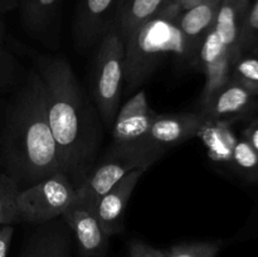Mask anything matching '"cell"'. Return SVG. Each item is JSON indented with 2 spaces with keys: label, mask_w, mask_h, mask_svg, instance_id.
Segmentation results:
<instances>
[{
  "label": "cell",
  "mask_w": 258,
  "mask_h": 257,
  "mask_svg": "<svg viewBox=\"0 0 258 257\" xmlns=\"http://www.w3.org/2000/svg\"><path fill=\"white\" fill-rule=\"evenodd\" d=\"M242 53H258V0L249 4L241 37Z\"/></svg>",
  "instance_id": "obj_25"
},
{
  "label": "cell",
  "mask_w": 258,
  "mask_h": 257,
  "mask_svg": "<svg viewBox=\"0 0 258 257\" xmlns=\"http://www.w3.org/2000/svg\"><path fill=\"white\" fill-rule=\"evenodd\" d=\"M145 170H134L103 194L93 207L101 227L108 237L121 233L125 228V213L128 201Z\"/></svg>",
  "instance_id": "obj_12"
},
{
  "label": "cell",
  "mask_w": 258,
  "mask_h": 257,
  "mask_svg": "<svg viewBox=\"0 0 258 257\" xmlns=\"http://www.w3.org/2000/svg\"><path fill=\"white\" fill-rule=\"evenodd\" d=\"M258 107V95L241 83L229 80L206 103L199 112L206 118L232 121L252 115Z\"/></svg>",
  "instance_id": "obj_9"
},
{
  "label": "cell",
  "mask_w": 258,
  "mask_h": 257,
  "mask_svg": "<svg viewBox=\"0 0 258 257\" xmlns=\"http://www.w3.org/2000/svg\"><path fill=\"white\" fill-rule=\"evenodd\" d=\"M221 248L219 241L184 242L166 249L165 257H217Z\"/></svg>",
  "instance_id": "obj_23"
},
{
  "label": "cell",
  "mask_w": 258,
  "mask_h": 257,
  "mask_svg": "<svg viewBox=\"0 0 258 257\" xmlns=\"http://www.w3.org/2000/svg\"><path fill=\"white\" fill-rule=\"evenodd\" d=\"M0 163L19 190L62 171L48 122L44 83L35 68L5 108L0 127Z\"/></svg>",
  "instance_id": "obj_2"
},
{
  "label": "cell",
  "mask_w": 258,
  "mask_h": 257,
  "mask_svg": "<svg viewBox=\"0 0 258 257\" xmlns=\"http://www.w3.org/2000/svg\"><path fill=\"white\" fill-rule=\"evenodd\" d=\"M34 226L20 257H72L73 236L62 217Z\"/></svg>",
  "instance_id": "obj_13"
},
{
  "label": "cell",
  "mask_w": 258,
  "mask_h": 257,
  "mask_svg": "<svg viewBox=\"0 0 258 257\" xmlns=\"http://www.w3.org/2000/svg\"><path fill=\"white\" fill-rule=\"evenodd\" d=\"M206 117L201 112L158 115L141 141L168 151L173 146L198 136Z\"/></svg>",
  "instance_id": "obj_10"
},
{
  "label": "cell",
  "mask_w": 258,
  "mask_h": 257,
  "mask_svg": "<svg viewBox=\"0 0 258 257\" xmlns=\"http://www.w3.org/2000/svg\"><path fill=\"white\" fill-rule=\"evenodd\" d=\"M221 0H204L189 9L181 10L176 23L185 40L189 54V66L198 67V53L204 38L216 20Z\"/></svg>",
  "instance_id": "obj_14"
},
{
  "label": "cell",
  "mask_w": 258,
  "mask_h": 257,
  "mask_svg": "<svg viewBox=\"0 0 258 257\" xmlns=\"http://www.w3.org/2000/svg\"><path fill=\"white\" fill-rule=\"evenodd\" d=\"M170 2H173L174 4L178 5L181 10H185V9H189V8L196 7V5H198L199 3L204 2V0H170Z\"/></svg>",
  "instance_id": "obj_30"
},
{
  "label": "cell",
  "mask_w": 258,
  "mask_h": 257,
  "mask_svg": "<svg viewBox=\"0 0 258 257\" xmlns=\"http://www.w3.org/2000/svg\"><path fill=\"white\" fill-rule=\"evenodd\" d=\"M4 33V23L0 20V91L14 86L18 78V63L5 45Z\"/></svg>",
  "instance_id": "obj_24"
},
{
  "label": "cell",
  "mask_w": 258,
  "mask_h": 257,
  "mask_svg": "<svg viewBox=\"0 0 258 257\" xmlns=\"http://www.w3.org/2000/svg\"><path fill=\"white\" fill-rule=\"evenodd\" d=\"M242 138L258 153V116L252 118L243 130Z\"/></svg>",
  "instance_id": "obj_28"
},
{
  "label": "cell",
  "mask_w": 258,
  "mask_h": 257,
  "mask_svg": "<svg viewBox=\"0 0 258 257\" xmlns=\"http://www.w3.org/2000/svg\"><path fill=\"white\" fill-rule=\"evenodd\" d=\"M158 113L154 110L128 117H116L112 125V145L139 143L145 138Z\"/></svg>",
  "instance_id": "obj_19"
},
{
  "label": "cell",
  "mask_w": 258,
  "mask_h": 257,
  "mask_svg": "<svg viewBox=\"0 0 258 257\" xmlns=\"http://www.w3.org/2000/svg\"><path fill=\"white\" fill-rule=\"evenodd\" d=\"M19 186L5 173H0V226L20 222L17 199Z\"/></svg>",
  "instance_id": "obj_21"
},
{
  "label": "cell",
  "mask_w": 258,
  "mask_h": 257,
  "mask_svg": "<svg viewBox=\"0 0 258 257\" xmlns=\"http://www.w3.org/2000/svg\"><path fill=\"white\" fill-rule=\"evenodd\" d=\"M18 7V0H0V14L12 12Z\"/></svg>",
  "instance_id": "obj_29"
},
{
  "label": "cell",
  "mask_w": 258,
  "mask_h": 257,
  "mask_svg": "<svg viewBox=\"0 0 258 257\" xmlns=\"http://www.w3.org/2000/svg\"><path fill=\"white\" fill-rule=\"evenodd\" d=\"M92 66L91 93L103 126L113 125L125 75V39L116 23L97 43Z\"/></svg>",
  "instance_id": "obj_5"
},
{
  "label": "cell",
  "mask_w": 258,
  "mask_h": 257,
  "mask_svg": "<svg viewBox=\"0 0 258 257\" xmlns=\"http://www.w3.org/2000/svg\"><path fill=\"white\" fill-rule=\"evenodd\" d=\"M198 67L206 76L201 96V105H203L231 80L232 57L213 29L209 30L199 48Z\"/></svg>",
  "instance_id": "obj_11"
},
{
  "label": "cell",
  "mask_w": 258,
  "mask_h": 257,
  "mask_svg": "<svg viewBox=\"0 0 258 257\" xmlns=\"http://www.w3.org/2000/svg\"><path fill=\"white\" fill-rule=\"evenodd\" d=\"M249 0H221L212 29L228 49L232 62L242 54L241 37Z\"/></svg>",
  "instance_id": "obj_15"
},
{
  "label": "cell",
  "mask_w": 258,
  "mask_h": 257,
  "mask_svg": "<svg viewBox=\"0 0 258 257\" xmlns=\"http://www.w3.org/2000/svg\"><path fill=\"white\" fill-rule=\"evenodd\" d=\"M165 154V150L144 141L126 145L111 144L105 155L96 161L82 184L76 189L78 201L93 208L98 199L127 174L134 170L146 171Z\"/></svg>",
  "instance_id": "obj_4"
},
{
  "label": "cell",
  "mask_w": 258,
  "mask_h": 257,
  "mask_svg": "<svg viewBox=\"0 0 258 257\" xmlns=\"http://www.w3.org/2000/svg\"><path fill=\"white\" fill-rule=\"evenodd\" d=\"M180 8L169 0L165 7L125 40L126 90L143 85L169 54L189 65L185 40L176 23Z\"/></svg>",
  "instance_id": "obj_3"
},
{
  "label": "cell",
  "mask_w": 258,
  "mask_h": 257,
  "mask_svg": "<svg viewBox=\"0 0 258 257\" xmlns=\"http://www.w3.org/2000/svg\"><path fill=\"white\" fill-rule=\"evenodd\" d=\"M231 80L258 95V53H242L232 62Z\"/></svg>",
  "instance_id": "obj_22"
},
{
  "label": "cell",
  "mask_w": 258,
  "mask_h": 257,
  "mask_svg": "<svg viewBox=\"0 0 258 257\" xmlns=\"http://www.w3.org/2000/svg\"><path fill=\"white\" fill-rule=\"evenodd\" d=\"M62 0H18L24 27L35 35L48 30Z\"/></svg>",
  "instance_id": "obj_18"
},
{
  "label": "cell",
  "mask_w": 258,
  "mask_h": 257,
  "mask_svg": "<svg viewBox=\"0 0 258 257\" xmlns=\"http://www.w3.org/2000/svg\"><path fill=\"white\" fill-rule=\"evenodd\" d=\"M34 62L44 83L48 122L60 170L77 189L98 160L103 123L64 57L38 54Z\"/></svg>",
  "instance_id": "obj_1"
},
{
  "label": "cell",
  "mask_w": 258,
  "mask_h": 257,
  "mask_svg": "<svg viewBox=\"0 0 258 257\" xmlns=\"http://www.w3.org/2000/svg\"><path fill=\"white\" fill-rule=\"evenodd\" d=\"M168 2L169 0H125L115 20L123 39H127L141 25L155 17Z\"/></svg>",
  "instance_id": "obj_17"
},
{
  "label": "cell",
  "mask_w": 258,
  "mask_h": 257,
  "mask_svg": "<svg viewBox=\"0 0 258 257\" xmlns=\"http://www.w3.org/2000/svg\"><path fill=\"white\" fill-rule=\"evenodd\" d=\"M62 218L70 227L77 243L80 257H106L110 246V237L101 227L92 207L77 199Z\"/></svg>",
  "instance_id": "obj_7"
},
{
  "label": "cell",
  "mask_w": 258,
  "mask_h": 257,
  "mask_svg": "<svg viewBox=\"0 0 258 257\" xmlns=\"http://www.w3.org/2000/svg\"><path fill=\"white\" fill-rule=\"evenodd\" d=\"M14 228L12 224L0 226V257H7L12 244Z\"/></svg>",
  "instance_id": "obj_27"
},
{
  "label": "cell",
  "mask_w": 258,
  "mask_h": 257,
  "mask_svg": "<svg viewBox=\"0 0 258 257\" xmlns=\"http://www.w3.org/2000/svg\"><path fill=\"white\" fill-rule=\"evenodd\" d=\"M231 165L246 180L258 181V153L242 136L234 145Z\"/></svg>",
  "instance_id": "obj_20"
},
{
  "label": "cell",
  "mask_w": 258,
  "mask_h": 257,
  "mask_svg": "<svg viewBox=\"0 0 258 257\" xmlns=\"http://www.w3.org/2000/svg\"><path fill=\"white\" fill-rule=\"evenodd\" d=\"M197 138L203 141L211 160L231 165L238 136L232 130V121L206 118Z\"/></svg>",
  "instance_id": "obj_16"
},
{
  "label": "cell",
  "mask_w": 258,
  "mask_h": 257,
  "mask_svg": "<svg viewBox=\"0 0 258 257\" xmlns=\"http://www.w3.org/2000/svg\"><path fill=\"white\" fill-rule=\"evenodd\" d=\"M77 199L76 186L59 171L20 189L17 199L19 219L32 224L45 223L62 217Z\"/></svg>",
  "instance_id": "obj_6"
},
{
  "label": "cell",
  "mask_w": 258,
  "mask_h": 257,
  "mask_svg": "<svg viewBox=\"0 0 258 257\" xmlns=\"http://www.w3.org/2000/svg\"><path fill=\"white\" fill-rule=\"evenodd\" d=\"M128 257H165V251L155 248L139 239H134L128 244Z\"/></svg>",
  "instance_id": "obj_26"
},
{
  "label": "cell",
  "mask_w": 258,
  "mask_h": 257,
  "mask_svg": "<svg viewBox=\"0 0 258 257\" xmlns=\"http://www.w3.org/2000/svg\"><path fill=\"white\" fill-rule=\"evenodd\" d=\"M125 0H81L75 23L76 44L91 48L115 23Z\"/></svg>",
  "instance_id": "obj_8"
}]
</instances>
